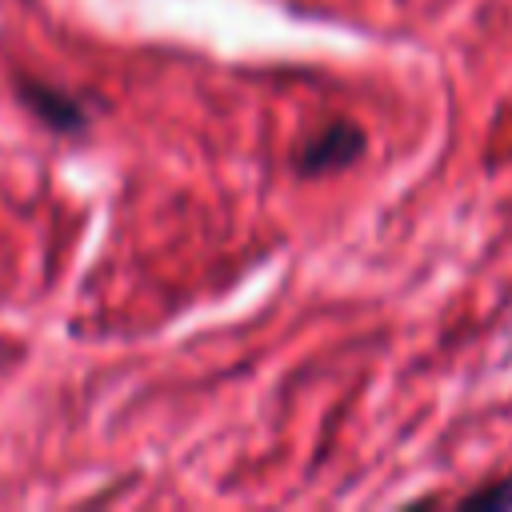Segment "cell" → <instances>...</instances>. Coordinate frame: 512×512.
<instances>
[{"mask_svg":"<svg viewBox=\"0 0 512 512\" xmlns=\"http://www.w3.org/2000/svg\"><path fill=\"white\" fill-rule=\"evenodd\" d=\"M364 148H368L364 128H356L352 120H328L296 144L292 168L304 180H320V176H332L340 168H352L364 156Z\"/></svg>","mask_w":512,"mask_h":512,"instance_id":"1","label":"cell"},{"mask_svg":"<svg viewBox=\"0 0 512 512\" xmlns=\"http://www.w3.org/2000/svg\"><path fill=\"white\" fill-rule=\"evenodd\" d=\"M16 100L48 128V132H60V136H80L88 132L92 116H96V100L80 96V92H68V88H56L48 80H36V76H20L16 80Z\"/></svg>","mask_w":512,"mask_h":512,"instance_id":"2","label":"cell"},{"mask_svg":"<svg viewBox=\"0 0 512 512\" xmlns=\"http://www.w3.org/2000/svg\"><path fill=\"white\" fill-rule=\"evenodd\" d=\"M464 504H472V508H512V472H508V476H500V480H496V484H488V488L468 492V496H464Z\"/></svg>","mask_w":512,"mask_h":512,"instance_id":"3","label":"cell"}]
</instances>
